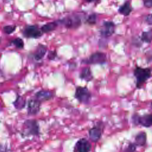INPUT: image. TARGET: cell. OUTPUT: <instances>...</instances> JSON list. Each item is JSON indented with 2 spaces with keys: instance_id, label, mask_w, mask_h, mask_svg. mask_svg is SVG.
I'll return each instance as SVG.
<instances>
[{
  "instance_id": "cell-1",
  "label": "cell",
  "mask_w": 152,
  "mask_h": 152,
  "mask_svg": "<svg viewBox=\"0 0 152 152\" xmlns=\"http://www.w3.org/2000/svg\"><path fill=\"white\" fill-rule=\"evenodd\" d=\"M151 69L149 68H141L137 66L134 70V75L136 78V87L140 88L143 84L151 77Z\"/></svg>"
},
{
  "instance_id": "cell-2",
  "label": "cell",
  "mask_w": 152,
  "mask_h": 152,
  "mask_svg": "<svg viewBox=\"0 0 152 152\" xmlns=\"http://www.w3.org/2000/svg\"><path fill=\"white\" fill-rule=\"evenodd\" d=\"M104 130V124L101 122H97L93 127L88 130L89 138L92 142H97L101 138Z\"/></svg>"
},
{
  "instance_id": "cell-3",
  "label": "cell",
  "mask_w": 152,
  "mask_h": 152,
  "mask_svg": "<svg viewBox=\"0 0 152 152\" xmlns=\"http://www.w3.org/2000/svg\"><path fill=\"white\" fill-rule=\"evenodd\" d=\"M74 97L77 100L83 104H88L91 98V94L86 87H77L75 90Z\"/></svg>"
},
{
  "instance_id": "cell-4",
  "label": "cell",
  "mask_w": 152,
  "mask_h": 152,
  "mask_svg": "<svg viewBox=\"0 0 152 152\" xmlns=\"http://www.w3.org/2000/svg\"><path fill=\"white\" fill-rule=\"evenodd\" d=\"M24 129L27 136H38L40 134L39 125L37 121L34 119L26 120L24 123Z\"/></svg>"
},
{
  "instance_id": "cell-5",
  "label": "cell",
  "mask_w": 152,
  "mask_h": 152,
  "mask_svg": "<svg viewBox=\"0 0 152 152\" xmlns=\"http://www.w3.org/2000/svg\"><path fill=\"white\" fill-rule=\"evenodd\" d=\"M131 119L135 125H141L145 128H150L152 125V115L151 114H145L140 115L138 114H134Z\"/></svg>"
},
{
  "instance_id": "cell-6",
  "label": "cell",
  "mask_w": 152,
  "mask_h": 152,
  "mask_svg": "<svg viewBox=\"0 0 152 152\" xmlns=\"http://www.w3.org/2000/svg\"><path fill=\"white\" fill-rule=\"evenodd\" d=\"M56 22L64 25L66 28H76L81 24V19L77 15L67 17L58 21H56Z\"/></svg>"
},
{
  "instance_id": "cell-7",
  "label": "cell",
  "mask_w": 152,
  "mask_h": 152,
  "mask_svg": "<svg viewBox=\"0 0 152 152\" xmlns=\"http://www.w3.org/2000/svg\"><path fill=\"white\" fill-rule=\"evenodd\" d=\"M106 61V55L100 52H97L91 54L88 58L84 59L83 62L86 64H102Z\"/></svg>"
},
{
  "instance_id": "cell-8",
  "label": "cell",
  "mask_w": 152,
  "mask_h": 152,
  "mask_svg": "<svg viewBox=\"0 0 152 152\" xmlns=\"http://www.w3.org/2000/svg\"><path fill=\"white\" fill-rule=\"evenodd\" d=\"M91 148V144L85 138L79 139L75 144L73 152H90Z\"/></svg>"
},
{
  "instance_id": "cell-9",
  "label": "cell",
  "mask_w": 152,
  "mask_h": 152,
  "mask_svg": "<svg viewBox=\"0 0 152 152\" xmlns=\"http://www.w3.org/2000/svg\"><path fill=\"white\" fill-rule=\"evenodd\" d=\"M42 31L36 26H28L24 31L23 34L25 37L28 38H38L42 35Z\"/></svg>"
},
{
  "instance_id": "cell-10",
  "label": "cell",
  "mask_w": 152,
  "mask_h": 152,
  "mask_svg": "<svg viewBox=\"0 0 152 152\" xmlns=\"http://www.w3.org/2000/svg\"><path fill=\"white\" fill-rule=\"evenodd\" d=\"M41 103L39 100L34 99H31L27 103V113L30 115H37L40 109Z\"/></svg>"
},
{
  "instance_id": "cell-11",
  "label": "cell",
  "mask_w": 152,
  "mask_h": 152,
  "mask_svg": "<svg viewBox=\"0 0 152 152\" xmlns=\"http://www.w3.org/2000/svg\"><path fill=\"white\" fill-rule=\"evenodd\" d=\"M115 24L112 21H104L100 29V34L104 37H107L115 32Z\"/></svg>"
},
{
  "instance_id": "cell-12",
  "label": "cell",
  "mask_w": 152,
  "mask_h": 152,
  "mask_svg": "<svg viewBox=\"0 0 152 152\" xmlns=\"http://www.w3.org/2000/svg\"><path fill=\"white\" fill-rule=\"evenodd\" d=\"M53 93L51 91L42 90L37 92L35 94V99L39 100L40 103L49 100L53 98Z\"/></svg>"
},
{
  "instance_id": "cell-13",
  "label": "cell",
  "mask_w": 152,
  "mask_h": 152,
  "mask_svg": "<svg viewBox=\"0 0 152 152\" xmlns=\"http://www.w3.org/2000/svg\"><path fill=\"white\" fill-rule=\"evenodd\" d=\"M147 135L145 132H140L135 137V144L137 146L142 147L146 144Z\"/></svg>"
},
{
  "instance_id": "cell-14",
  "label": "cell",
  "mask_w": 152,
  "mask_h": 152,
  "mask_svg": "<svg viewBox=\"0 0 152 152\" xmlns=\"http://www.w3.org/2000/svg\"><path fill=\"white\" fill-rule=\"evenodd\" d=\"M47 51V48L43 45L40 44L37 48L36 52L34 54V58L36 61L42 59L45 55Z\"/></svg>"
},
{
  "instance_id": "cell-15",
  "label": "cell",
  "mask_w": 152,
  "mask_h": 152,
  "mask_svg": "<svg viewBox=\"0 0 152 152\" xmlns=\"http://www.w3.org/2000/svg\"><path fill=\"white\" fill-rule=\"evenodd\" d=\"M80 77L81 79L84 80L86 81H91L93 78V75L90 69L88 67L84 68L80 73Z\"/></svg>"
},
{
  "instance_id": "cell-16",
  "label": "cell",
  "mask_w": 152,
  "mask_h": 152,
  "mask_svg": "<svg viewBox=\"0 0 152 152\" xmlns=\"http://www.w3.org/2000/svg\"><path fill=\"white\" fill-rule=\"evenodd\" d=\"M118 11L120 14L124 15V16L129 15L132 11V8L131 7L129 2L126 1L122 6H121Z\"/></svg>"
},
{
  "instance_id": "cell-17",
  "label": "cell",
  "mask_w": 152,
  "mask_h": 152,
  "mask_svg": "<svg viewBox=\"0 0 152 152\" xmlns=\"http://www.w3.org/2000/svg\"><path fill=\"white\" fill-rule=\"evenodd\" d=\"M57 26V23L55 22H50L46 23L43 25L41 27V31L42 33H49L53 30H54Z\"/></svg>"
},
{
  "instance_id": "cell-18",
  "label": "cell",
  "mask_w": 152,
  "mask_h": 152,
  "mask_svg": "<svg viewBox=\"0 0 152 152\" xmlns=\"http://www.w3.org/2000/svg\"><path fill=\"white\" fill-rule=\"evenodd\" d=\"M26 104V101L21 96H18L15 101L14 102V105L16 109H23Z\"/></svg>"
},
{
  "instance_id": "cell-19",
  "label": "cell",
  "mask_w": 152,
  "mask_h": 152,
  "mask_svg": "<svg viewBox=\"0 0 152 152\" xmlns=\"http://www.w3.org/2000/svg\"><path fill=\"white\" fill-rule=\"evenodd\" d=\"M152 38V30H150L148 31H144L141 34V40L145 43H150Z\"/></svg>"
},
{
  "instance_id": "cell-20",
  "label": "cell",
  "mask_w": 152,
  "mask_h": 152,
  "mask_svg": "<svg viewBox=\"0 0 152 152\" xmlns=\"http://www.w3.org/2000/svg\"><path fill=\"white\" fill-rule=\"evenodd\" d=\"M137 150V145L134 142H129L124 150V152H135Z\"/></svg>"
},
{
  "instance_id": "cell-21",
  "label": "cell",
  "mask_w": 152,
  "mask_h": 152,
  "mask_svg": "<svg viewBox=\"0 0 152 152\" xmlns=\"http://www.w3.org/2000/svg\"><path fill=\"white\" fill-rule=\"evenodd\" d=\"M12 43L17 48L19 49L23 48L24 46V42L23 41V40L20 38H16L15 39H14L12 41Z\"/></svg>"
},
{
  "instance_id": "cell-22",
  "label": "cell",
  "mask_w": 152,
  "mask_h": 152,
  "mask_svg": "<svg viewBox=\"0 0 152 152\" xmlns=\"http://www.w3.org/2000/svg\"><path fill=\"white\" fill-rule=\"evenodd\" d=\"M96 18H97L96 14L94 13H93L88 17L87 19V22L90 24H94L96 23Z\"/></svg>"
},
{
  "instance_id": "cell-23",
  "label": "cell",
  "mask_w": 152,
  "mask_h": 152,
  "mask_svg": "<svg viewBox=\"0 0 152 152\" xmlns=\"http://www.w3.org/2000/svg\"><path fill=\"white\" fill-rule=\"evenodd\" d=\"M16 27L15 26H6L4 27L3 30L5 33L7 34L12 33L15 29Z\"/></svg>"
},
{
  "instance_id": "cell-24",
  "label": "cell",
  "mask_w": 152,
  "mask_h": 152,
  "mask_svg": "<svg viewBox=\"0 0 152 152\" xmlns=\"http://www.w3.org/2000/svg\"><path fill=\"white\" fill-rule=\"evenodd\" d=\"M56 56V51H51L48 54V58L50 60H53L55 58V57Z\"/></svg>"
},
{
  "instance_id": "cell-25",
  "label": "cell",
  "mask_w": 152,
  "mask_h": 152,
  "mask_svg": "<svg viewBox=\"0 0 152 152\" xmlns=\"http://www.w3.org/2000/svg\"><path fill=\"white\" fill-rule=\"evenodd\" d=\"M144 5L147 8L152 7V0H144Z\"/></svg>"
},
{
  "instance_id": "cell-26",
  "label": "cell",
  "mask_w": 152,
  "mask_h": 152,
  "mask_svg": "<svg viewBox=\"0 0 152 152\" xmlns=\"http://www.w3.org/2000/svg\"><path fill=\"white\" fill-rule=\"evenodd\" d=\"M145 21L150 25H151L152 24V15H151V14H148L146 16Z\"/></svg>"
},
{
  "instance_id": "cell-27",
  "label": "cell",
  "mask_w": 152,
  "mask_h": 152,
  "mask_svg": "<svg viewBox=\"0 0 152 152\" xmlns=\"http://www.w3.org/2000/svg\"><path fill=\"white\" fill-rule=\"evenodd\" d=\"M94 0H86V1L87 2H93V1H94Z\"/></svg>"
},
{
  "instance_id": "cell-28",
  "label": "cell",
  "mask_w": 152,
  "mask_h": 152,
  "mask_svg": "<svg viewBox=\"0 0 152 152\" xmlns=\"http://www.w3.org/2000/svg\"><path fill=\"white\" fill-rule=\"evenodd\" d=\"M0 152H4L3 149H1V148H0Z\"/></svg>"
}]
</instances>
